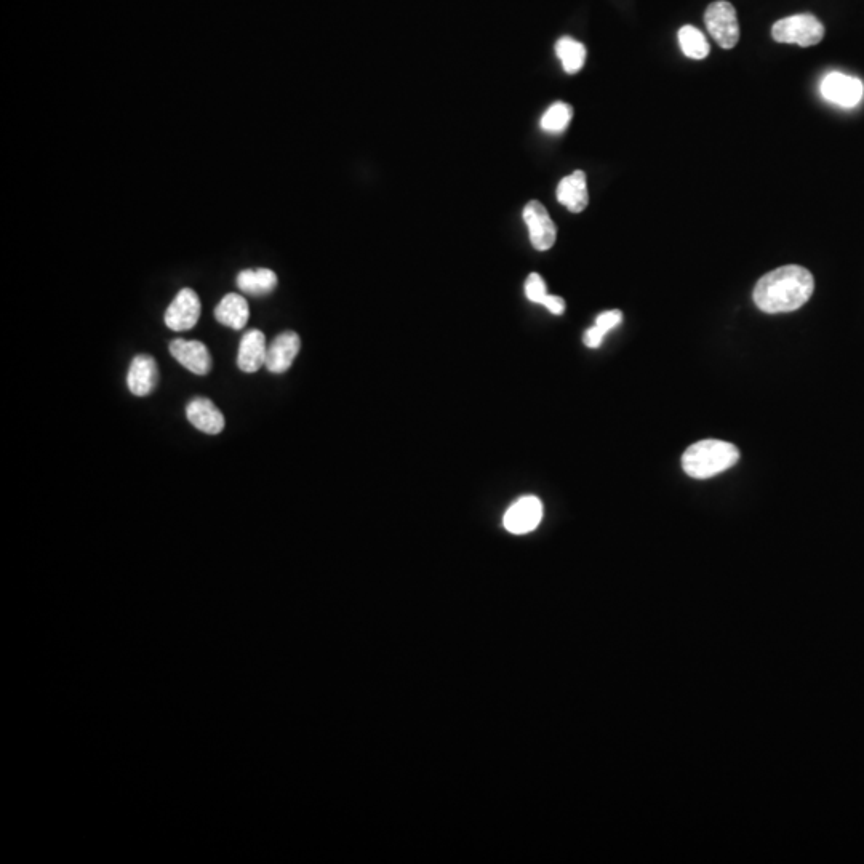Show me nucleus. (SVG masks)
<instances>
[{
  "label": "nucleus",
  "instance_id": "nucleus-1",
  "mask_svg": "<svg viewBox=\"0 0 864 864\" xmlns=\"http://www.w3.org/2000/svg\"><path fill=\"white\" fill-rule=\"evenodd\" d=\"M815 290V280L808 269L788 264L768 272L757 282L752 298L757 308L767 314H781L802 308Z\"/></svg>",
  "mask_w": 864,
  "mask_h": 864
},
{
  "label": "nucleus",
  "instance_id": "nucleus-2",
  "mask_svg": "<svg viewBox=\"0 0 864 864\" xmlns=\"http://www.w3.org/2000/svg\"><path fill=\"white\" fill-rule=\"evenodd\" d=\"M740 461V450L724 440H700L682 456V468L693 479H711L733 468Z\"/></svg>",
  "mask_w": 864,
  "mask_h": 864
},
{
  "label": "nucleus",
  "instance_id": "nucleus-3",
  "mask_svg": "<svg viewBox=\"0 0 864 864\" xmlns=\"http://www.w3.org/2000/svg\"><path fill=\"white\" fill-rule=\"evenodd\" d=\"M772 37L780 44H797L800 47H813L820 44L824 37V26L816 16L810 13L788 16L776 21L772 28Z\"/></svg>",
  "mask_w": 864,
  "mask_h": 864
},
{
  "label": "nucleus",
  "instance_id": "nucleus-4",
  "mask_svg": "<svg viewBox=\"0 0 864 864\" xmlns=\"http://www.w3.org/2000/svg\"><path fill=\"white\" fill-rule=\"evenodd\" d=\"M704 23L709 34L716 39L720 47L730 50L738 44L740 24H738L735 7L730 2L719 0L709 5L704 13Z\"/></svg>",
  "mask_w": 864,
  "mask_h": 864
},
{
  "label": "nucleus",
  "instance_id": "nucleus-5",
  "mask_svg": "<svg viewBox=\"0 0 864 864\" xmlns=\"http://www.w3.org/2000/svg\"><path fill=\"white\" fill-rule=\"evenodd\" d=\"M820 90L824 100L837 104L840 108H855L864 95L861 80L842 72H829L828 76L821 80Z\"/></svg>",
  "mask_w": 864,
  "mask_h": 864
},
{
  "label": "nucleus",
  "instance_id": "nucleus-6",
  "mask_svg": "<svg viewBox=\"0 0 864 864\" xmlns=\"http://www.w3.org/2000/svg\"><path fill=\"white\" fill-rule=\"evenodd\" d=\"M200 311L202 304L197 293L192 288H183L165 311V325L173 332H186L196 327Z\"/></svg>",
  "mask_w": 864,
  "mask_h": 864
},
{
  "label": "nucleus",
  "instance_id": "nucleus-7",
  "mask_svg": "<svg viewBox=\"0 0 864 864\" xmlns=\"http://www.w3.org/2000/svg\"><path fill=\"white\" fill-rule=\"evenodd\" d=\"M524 221L530 234V242L536 250L546 252L554 245L557 237L556 224L541 202L532 200L525 205Z\"/></svg>",
  "mask_w": 864,
  "mask_h": 864
},
{
  "label": "nucleus",
  "instance_id": "nucleus-8",
  "mask_svg": "<svg viewBox=\"0 0 864 864\" xmlns=\"http://www.w3.org/2000/svg\"><path fill=\"white\" fill-rule=\"evenodd\" d=\"M543 517V504L536 496H524L504 514V527L514 535L533 532Z\"/></svg>",
  "mask_w": 864,
  "mask_h": 864
},
{
  "label": "nucleus",
  "instance_id": "nucleus-9",
  "mask_svg": "<svg viewBox=\"0 0 864 864\" xmlns=\"http://www.w3.org/2000/svg\"><path fill=\"white\" fill-rule=\"evenodd\" d=\"M170 354L189 372L199 376L212 372V354L208 352L207 346L202 341L181 340V338L173 340L170 343Z\"/></svg>",
  "mask_w": 864,
  "mask_h": 864
},
{
  "label": "nucleus",
  "instance_id": "nucleus-10",
  "mask_svg": "<svg viewBox=\"0 0 864 864\" xmlns=\"http://www.w3.org/2000/svg\"><path fill=\"white\" fill-rule=\"evenodd\" d=\"M186 416L189 423L200 432L208 434V436H216L223 431L226 426L223 413L220 408L213 404L212 400L205 397H196L186 405Z\"/></svg>",
  "mask_w": 864,
  "mask_h": 864
},
{
  "label": "nucleus",
  "instance_id": "nucleus-11",
  "mask_svg": "<svg viewBox=\"0 0 864 864\" xmlns=\"http://www.w3.org/2000/svg\"><path fill=\"white\" fill-rule=\"evenodd\" d=\"M159 383V370L156 360L148 354H138L133 357L132 364L128 368L127 384L133 396H149Z\"/></svg>",
  "mask_w": 864,
  "mask_h": 864
},
{
  "label": "nucleus",
  "instance_id": "nucleus-12",
  "mask_svg": "<svg viewBox=\"0 0 864 864\" xmlns=\"http://www.w3.org/2000/svg\"><path fill=\"white\" fill-rule=\"evenodd\" d=\"M268 356V343L266 336L258 328L248 330L240 340L239 352H237V367L245 373H255L266 365Z\"/></svg>",
  "mask_w": 864,
  "mask_h": 864
},
{
  "label": "nucleus",
  "instance_id": "nucleus-13",
  "mask_svg": "<svg viewBox=\"0 0 864 864\" xmlns=\"http://www.w3.org/2000/svg\"><path fill=\"white\" fill-rule=\"evenodd\" d=\"M301 340L292 330L280 333L268 346L266 356V368L271 373H285L292 367L293 360L300 352Z\"/></svg>",
  "mask_w": 864,
  "mask_h": 864
},
{
  "label": "nucleus",
  "instance_id": "nucleus-14",
  "mask_svg": "<svg viewBox=\"0 0 864 864\" xmlns=\"http://www.w3.org/2000/svg\"><path fill=\"white\" fill-rule=\"evenodd\" d=\"M557 200L572 213L583 212L589 204L588 183L586 175L576 170L572 175L565 176L557 186Z\"/></svg>",
  "mask_w": 864,
  "mask_h": 864
},
{
  "label": "nucleus",
  "instance_id": "nucleus-15",
  "mask_svg": "<svg viewBox=\"0 0 864 864\" xmlns=\"http://www.w3.org/2000/svg\"><path fill=\"white\" fill-rule=\"evenodd\" d=\"M215 317L220 324L226 325L232 330H242L247 325L248 317H250L247 300L237 293H229L216 306Z\"/></svg>",
  "mask_w": 864,
  "mask_h": 864
},
{
  "label": "nucleus",
  "instance_id": "nucleus-16",
  "mask_svg": "<svg viewBox=\"0 0 864 864\" xmlns=\"http://www.w3.org/2000/svg\"><path fill=\"white\" fill-rule=\"evenodd\" d=\"M237 287L240 292L250 296L269 295L277 287L276 272L271 269H245L237 276Z\"/></svg>",
  "mask_w": 864,
  "mask_h": 864
},
{
  "label": "nucleus",
  "instance_id": "nucleus-17",
  "mask_svg": "<svg viewBox=\"0 0 864 864\" xmlns=\"http://www.w3.org/2000/svg\"><path fill=\"white\" fill-rule=\"evenodd\" d=\"M556 53L568 74H576L586 63V48L572 37L557 40Z\"/></svg>",
  "mask_w": 864,
  "mask_h": 864
},
{
  "label": "nucleus",
  "instance_id": "nucleus-18",
  "mask_svg": "<svg viewBox=\"0 0 864 864\" xmlns=\"http://www.w3.org/2000/svg\"><path fill=\"white\" fill-rule=\"evenodd\" d=\"M679 44L685 56L692 60H704L709 55L708 39L695 26H682L679 31Z\"/></svg>",
  "mask_w": 864,
  "mask_h": 864
},
{
  "label": "nucleus",
  "instance_id": "nucleus-19",
  "mask_svg": "<svg viewBox=\"0 0 864 864\" xmlns=\"http://www.w3.org/2000/svg\"><path fill=\"white\" fill-rule=\"evenodd\" d=\"M572 117V106L559 101V103L549 106L548 111L544 112L543 117H541V128L551 133L564 132L565 128L570 124Z\"/></svg>",
  "mask_w": 864,
  "mask_h": 864
},
{
  "label": "nucleus",
  "instance_id": "nucleus-20",
  "mask_svg": "<svg viewBox=\"0 0 864 864\" xmlns=\"http://www.w3.org/2000/svg\"><path fill=\"white\" fill-rule=\"evenodd\" d=\"M525 295H527L528 300L532 301V303H543L544 298L548 296V292H546V284H544V280L541 279L540 274L533 272V274L528 276L527 282H525Z\"/></svg>",
  "mask_w": 864,
  "mask_h": 864
},
{
  "label": "nucleus",
  "instance_id": "nucleus-21",
  "mask_svg": "<svg viewBox=\"0 0 864 864\" xmlns=\"http://www.w3.org/2000/svg\"><path fill=\"white\" fill-rule=\"evenodd\" d=\"M621 320H623V314L621 311H607L599 314L596 319V325L600 328V330H604L605 333L610 332L613 328L618 327L621 324Z\"/></svg>",
  "mask_w": 864,
  "mask_h": 864
},
{
  "label": "nucleus",
  "instance_id": "nucleus-22",
  "mask_svg": "<svg viewBox=\"0 0 864 864\" xmlns=\"http://www.w3.org/2000/svg\"><path fill=\"white\" fill-rule=\"evenodd\" d=\"M605 335H607V333H605L604 330H600L597 325H594V327L589 328L586 335H584V344H586L588 348H599L602 341H604Z\"/></svg>",
  "mask_w": 864,
  "mask_h": 864
},
{
  "label": "nucleus",
  "instance_id": "nucleus-23",
  "mask_svg": "<svg viewBox=\"0 0 864 864\" xmlns=\"http://www.w3.org/2000/svg\"><path fill=\"white\" fill-rule=\"evenodd\" d=\"M541 304H543L544 308L549 309L552 314H556V316L564 314L565 301L564 298H560V296L548 295L544 298V301Z\"/></svg>",
  "mask_w": 864,
  "mask_h": 864
}]
</instances>
